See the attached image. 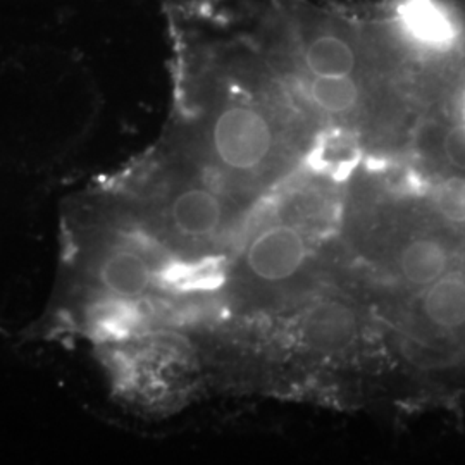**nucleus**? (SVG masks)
Segmentation results:
<instances>
[{
  "instance_id": "nucleus-8",
  "label": "nucleus",
  "mask_w": 465,
  "mask_h": 465,
  "mask_svg": "<svg viewBox=\"0 0 465 465\" xmlns=\"http://www.w3.org/2000/svg\"><path fill=\"white\" fill-rule=\"evenodd\" d=\"M397 13L401 28L419 40L441 44L451 35L449 19L430 0H403Z\"/></svg>"
},
{
  "instance_id": "nucleus-7",
  "label": "nucleus",
  "mask_w": 465,
  "mask_h": 465,
  "mask_svg": "<svg viewBox=\"0 0 465 465\" xmlns=\"http://www.w3.org/2000/svg\"><path fill=\"white\" fill-rule=\"evenodd\" d=\"M307 95L319 111L331 116H345L357 109L361 86L355 76H309Z\"/></svg>"
},
{
  "instance_id": "nucleus-9",
  "label": "nucleus",
  "mask_w": 465,
  "mask_h": 465,
  "mask_svg": "<svg viewBox=\"0 0 465 465\" xmlns=\"http://www.w3.org/2000/svg\"><path fill=\"white\" fill-rule=\"evenodd\" d=\"M436 211L451 224H465V178H449L436 188Z\"/></svg>"
},
{
  "instance_id": "nucleus-1",
  "label": "nucleus",
  "mask_w": 465,
  "mask_h": 465,
  "mask_svg": "<svg viewBox=\"0 0 465 465\" xmlns=\"http://www.w3.org/2000/svg\"><path fill=\"white\" fill-rule=\"evenodd\" d=\"M203 142L217 164L247 173L269 159L274 149V130L261 109L234 102L209 114Z\"/></svg>"
},
{
  "instance_id": "nucleus-10",
  "label": "nucleus",
  "mask_w": 465,
  "mask_h": 465,
  "mask_svg": "<svg viewBox=\"0 0 465 465\" xmlns=\"http://www.w3.org/2000/svg\"><path fill=\"white\" fill-rule=\"evenodd\" d=\"M445 152L451 166L465 171V128H455L445 140Z\"/></svg>"
},
{
  "instance_id": "nucleus-3",
  "label": "nucleus",
  "mask_w": 465,
  "mask_h": 465,
  "mask_svg": "<svg viewBox=\"0 0 465 465\" xmlns=\"http://www.w3.org/2000/svg\"><path fill=\"white\" fill-rule=\"evenodd\" d=\"M223 203L216 193L202 184L184 186L167 202L166 224L186 242H207L223 224Z\"/></svg>"
},
{
  "instance_id": "nucleus-6",
  "label": "nucleus",
  "mask_w": 465,
  "mask_h": 465,
  "mask_svg": "<svg viewBox=\"0 0 465 465\" xmlns=\"http://www.w3.org/2000/svg\"><path fill=\"white\" fill-rule=\"evenodd\" d=\"M449 267V252L432 238L411 242L400 257V269L407 282L414 286H430L440 280Z\"/></svg>"
},
{
  "instance_id": "nucleus-2",
  "label": "nucleus",
  "mask_w": 465,
  "mask_h": 465,
  "mask_svg": "<svg viewBox=\"0 0 465 465\" xmlns=\"http://www.w3.org/2000/svg\"><path fill=\"white\" fill-rule=\"evenodd\" d=\"M307 257L299 230L278 224L261 232L247 250L250 272L262 282H282L297 274Z\"/></svg>"
},
{
  "instance_id": "nucleus-5",
  "label": "nucleus",
  "mask_w": 465,
  "mask_h": 465,
  "mask_svg": "<svg viewBox=\"0 0 465 465\" xmlns=\"http://www.w3.org/2000/svg\"><path fill=\"white\" fill-rule=\"evenodd\" d=\"M422 311L432 324L441 330L465 326L464 274L450 272L431 282L422 299Z\"/></svg>"
},
{
  "instance_id": "nucleus-4",
  "label": "nucleus",
  "mask_w": 465,
  "mask_h": 465,
  "mask_svg": "<svg viewBox=\"0 0 465 465\" xmlns=\"http://www.w3.org/2000/svg\"><path fill=\"white\" fill-rule=\"evenodd\" d=\"M302 334L305 343L319 351L347 349L357 334V319L345 303L322 302L307 312Z\"/></svg>"
}]
</instances>
